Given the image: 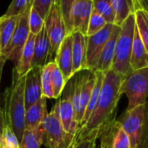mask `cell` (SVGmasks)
I'll return each instance as SVG.
<instances>
[{
  "mask_svg": "<svg viewBox=\"0 0 148 148\" xmlns=\"http://www.w3.org/2000/svg\"><path fill=\"white\" fill-rule=\"evenodd\" d=\"M20 141L17 138L11 125L5 121L0 133V148H19Z\"/></svg>",
  "mask_w": 148,
  "mask_h": 148,
  "instance_id": "cell-27",
  "label": "cell"
},
{
  "mask_svg": "<svg viewBox=\"0 0 148 148\" xmlns=\"http://www.w3.org/2000/svg\"><path fill=\"white\" fill-rule=\"evenodd\" d=\"M72 38V75L86 70V36L79 32L71 33Z\"/></svg>",
  "mask_w": 148,
  "mask_h": 148,
  "instance_id": "cell-15",
  "label": "cell"
},
{
  "mask_svg": "<svg viewBox=\"0 0 148 148\" xmlns=\"http://www.w3.org/2000/svg\"><path fill=\"white\" fill-rule=\"evenodd\" d=\"M75 79L71 92V100L75 111L76 120L79 126L88 105L92 88L95 83V72L88 70L79 71Z\"/></svg>",
  "mask_w": 148,
  "mask_h": 148,
  "instance_id": "cell-7",
  "label": "cell"
},
{
  "mask_svg": "<svg viewBox=\"0 0 148 148\" xmlns=\"http://www.w3.org/2000/svg\"><path fill=\"white\" fill-rule=\"evenodd\" d=\"M116 120L127 134L131 148H148V101L125 109Z\"/></svg>",
  "mask_w": 148,
  "mask_h": 148,
  "instance_id": "cell-3",
  "label": "cell"
},
{
  "mask_svg": "<svg viewBox=\"0 0 148 148\" xmlns=\"http://www.w3.org/2000/svg\"><path fill=\"white\" fill-rule=\"evenodd\" d=\"M74 1H75V0H58L60 12H61L63 20L64 22L68 34H71L72 32L71 26V12Z\"/></svg>",
  "mask_w": 148,
  "mask_h": 148,
  "instance_id": "cell-33",
  "label": "cell"
},
{
  "mask_svg": "<svg viewBox=\"0 0 148 148\" xmlns=\"http://www.w3.org/2000/svg\"><path fill=\"white\" fill-rule=\"evenodd\" d=\"M40 82H41V90L42 96L47 99H53L51 78H50V62L41 68V75H40Z\"/></svg>",
  "mask_w": 148,
  "mask_h": 148,
  "instance_id": "cell-31",
  "label": "cell"
},
{
  "mask_svg": "<svg viewBox=\"0 0 148 148\" xmlns=\"http://www.w3.org/2000/svg\"><path fill=\"white\" fill-rule=\"evenodd\" d=\"M18 16H5L0 17V37H1V54L8 47L13 33L15 32Z\"/></svg>",
  "mask_w": 148,
  "mask_h": 148,
  "instance_id": "cell-21",
  "label": "cell"
},
{
  "mask_svg": "<svg viewBox=\"0 0 148 148\" xmlns=\"http://www.w3.org/2000/svg\"><path fill=\"white\" fill-rule=\"evenodd\" d=\"M53 109L58 114L64 131L67 134L74 138L79 129V124L76 120L75 111H74L71 100V95L58 99L54 105Z\"/></svg>",
  "mask_w": 148,
  "mask_h": 148,
  "instance_id": "cell-11",
  "label": "cell"
},
{
  "mask_svg": "<svg viewBox=\"0 0 148 148\" xmlns=\"http://www.w3.org/2000/svg\"><path fill=\"white\" fill-rule=\"evenodd\" d=\"M42 145V131L40 125L35 129H25L19 148H40Z\"/></svg>",
  "mask_w": 148,
  "mask_h": 148,
  "instance_id": "cell-25",
  "label": "cell"
},
{
  "mask_svg": "<svg viewBox=\"0 0 148 148\" xmlns=\"http://www.w3.org/2000/svg\"><path fill=\"white\" fill-rule=\"evenodd\" d=\"M50 58V41L44 25L43 28L35 38L32 67L42 68L51 62Z\"/></svg>",
  "mask_w": 148,
  "mask_h": 148,
  "instance_id": "cell-17",
  "label": "cell"
},
{
  "mask_svg": "<svg viewBox=\"0 0 148 148\" xmlns=\"http://www.w3.org/2000/svg\"><path fill=\"white\" fill-rule=\"evenodd\" d=\"M120 27L121 29L117 39L115 54L111 70L120 74L123 77H126L132 72L130 59L135 29L134 14L130 15Z\"/></svg>",
  "mask_w": 148,
  "mask_h": 148,
  "instance_id": "cell-4",
  "label": "cell"
},
{
  "mask_svg": "<svg viewBox=\"0 0 148 148\" xmlns=\"http://www.w3.org/2000/svg\"><path fill=\"white\" fill-rule=\"evenodd\" d=\"M7 58L4 55H0V84H1V79H2V73H3V68L4 65L6 62Z\"/></svg>",
  "mask_w": 148,
  "mask_h": 148,
  "instance_id": "cell-39",
  "label": "cell"
},
{
  "mask_svg": "<svg viewBox=\"0 0 148 148\" xmlns=\"http://www.w3.org/2000/svg\"><path fill=\"white\" fill-rule=\"evenodd\" d=\"M124 78L112 70L105 73L95 108L86 122L78 129L71 145L86 138L98 139L116 121L118 104L122 95L120 86Z\"/></svg>",
  "mask_w": 148,
  "mask_h": 148,
  "instance_id": "cell-1",
  "label": "cell"
},
{
  "mask_svg": "<svg viewBox=\"0 0 148 148\" xmlns=\"http://www.w3.org/2000/svg\"><path fill=\"white\" fill-rule=\"evenodd\" d=\"M35 38H36L35 35L32 33L29 34V37L22 50L18 63L15 65L14 70L19 76H25L32 68Z\"/></svg>",
  "mask_w": 148,
  "mask_h": 148,
  "instance_id": "cell-20",
  "label": "cell"
},
{
  "mask_svg": "<svg viewBox=\"0 0 148 148\" xmlns=\"http://www.w3.org/2000/svg\"><path fill=\"white\" fill-rule=\"evenodd\" d=\"M120 29H121L120 26H118L116 25H113L112 32L99 56L95 71H101V72L106 73V71L112 69L114 54H115L116 43H117V39L119 35V32H120Z\"/></svg>",
  "mask_w": 148,
  "mask_h": 148,
  "instance_id": "cell-16",
  "label": "cell"
},
{
  "mask_svg": "<svg viewBox=\"0 0 148 148\" xmlns=\"http://www.w3.org/2000/svg\"><path fill=\"white\" fill-rule=\"evenodd\" d=\"M114 123L99 137L100 148H112L111 144H112V127Z\"/></svg>",
  "mask_w": 148,
  "mask_h": 148,
  "instance_id": "cell-36",
  "label": "cell"
},
{
  "mask_svg": "<svg viewBox=\"0 0 148 148\" xmlns=\"http://www.w3.org/2000/svg\"><path fill=\"white\" fill-rule=\"evenodd\" d=\"M111 146L112 148H131L128 136L117 120L112 127Z\"/></svg>",
  "mask_w": 148,
  "mask_h": 148,
  "instance_id": "cell-28",
  "label": "cell"
},
{
  "mask_svg": "<svg viewBox=\"0 0 148 148\" xmlns=\"http://www.w3.org/2000/svg\"><path fill=\"white\" fill-rule=\"evenodd\" d=\"M25 76L18 75L13 70L12 85L5 93V119L11 125L19 141L25 129Z\"/></svg>",
  "mask_w": 148,
  "mask_h": 148,
  "instance_id": "cell-2",
  "label": "cell"
},
{
  "mask_svg": "<svg viewBox=\"0 0 148 148\" xmlns=\"http://www.w3.org/2000/svg\"><path fill=\"white\" fill-rule=\"evenodd\" d=\"M92 0H75L71 12V32H79L86 36L88 21L92 12Z\"/></svg>",
  "mask_w": 148,
  "mask_h": 148,
  "instance_id": "cell-12",
  "label": "cell"
},
{
  "mask_svg": "<svg viewBox=\"0 0 148 148\" xmlns=\"http://www.w3.org/2000/svg\"><path fill=\"white\" fill-rule=\"evenodd\" d=\"M50 78L53 93V99H59L62 92L66 85V82L62 73L54 61L50 62Z\"/></svg>",
  "mask_w": 148,
  "mask_h": 148,
  "instance_id": "cell-24",
  "label": "cell"
},
{
  "mask_svg": "<svg viewBox=\"0 0 148 148\" xmlns=\"http://www.w3.org/2000/svg\"><path fill=\"white\" fill-rule=\"evenodd\" d=\"M113 25V24H107L99 32L86 36V70L95 71L99 56L112 32Z\"/></svg>",
  "mask_w": 148,
  "mask_h": 148,
  "instance_id": "cell-10",
  "label": "cell"
},
{
  "mask_svg": "<svg viewBox=\"0 0 148 148\" xmlns=\"http://www.w3.org/2000/svg\"><path fill=\"white\" fill-rule=\"evenodd\" d=\"M92 8L99 12L108 24L114 25V13L111 0H92Z\"/></svg>",
  "mask_w": 148,
  "mask_h": 148,
  "instance_id": "cell-29",
  "label": "cell"
},
{
  "mask_svg": "<svg viewBox=\"0 0 148 148\" xmlns=\"http://www.w3.org/2000/svg\"><path fill=\"white\" fill-rule=\"evenodd\" d=\"M48 114L46 99L42 97L38 101L25 110V126L26 129L38 128Z\"/></svg>",
  "mask_w": 148,
  "mask_h": 148,
  "instance_id": "cell-19",
  "label": "cell"
},
{
  "mask_svg": "<svg viewBox=\"0 0 148 148\" xmlns=\"http://www.w3.org/2000/svg\"><path fill=\"white\" fill-rule=\"evenodd\" d=\"M41 68L32 67L25 75V110L38 101L42 96L41 90Z\"/></svg>",
  "mask_w": 148,
  "mask_h": 148,
  "instance_id": "cell-14",
  "label": "cell"
},
{
  "mask_svg": "<svg viewBox=\"0 0 148 148\" xmlns=\"http://www.w3.org/2000/svg\"><path fill=\"white\" fill-rule=\"evenodd\" d=\"M121 94L128 99L126 110H132L145 102L148 98V66L132 71L124 78L120 86Z\"/></svg>",
  "mask_w": 148,
  "mask_h": 148,
  "instance_id": "cell-5",
  "label": "cell"
},
{
  "mask_svg": "<svg viewBox=\"0 0 148 148\" xmlns=\"http://www.w3.org/2000/svg\"><path fill=\"white\" fill-rule=\"evenodd\" d=\"M5 113H4V110L0 107V133H1V131L3 129V126L5 125Z\"/></svg>",
  "mask_w": 148,
  "mask_h": 148,
  "instance_id": "cell-40",
  "label": "cell"
},
{
  "mask_svg": "<svg viewBox=\"0 0 148 148\" xmlns=\"http://www.w3.org/2000/svg\"><path fill=\"white\" fill-rule=\"evenodd\" d=\"M55 1H58V0H32V5L45 19L50 8Z\"/></svg>",
  "mask_w": 148,
  "mask_h": 148,
  "instance_id": "cell-35",
  "label": "cell"
},
{
  "mask_svg": "<svg viewBox=\"0 0 148 148\" xmlns=\"http://www.w3.org/2000/svg\"><path fill=\"white\" fill-rule=\"evenodd\" d=\"M134 4L135 11L140 9L148 12V0H134Z\"/></svg>",
  "mask_w": 148,
  "mask_h": 148,
  "instance_id": "cell-38",
  "label": "cell"
},
{
  "mask_svg": "<svg viewBox=\"0 0 148 148\" xmlns=\"http://www.w3.org/2000/svg\"><path fill=\"white\" fill-rule=\"evenodd\" d=\"M0 55H1V37H0Z\"/></svg>",
  "mask_w": 148,
  "mask_h": 148,
  "instance_id": "cell-41",
  "label": "cell"
},
{
  "mask_svg": "<svg viewBox=\"0 0 148 148\" xmlns=\"http://www.w3.org/2000/svg\"><path fill=\"white\" fill-rule=\"evenodd\" d=\"M32 5V3L28 6V8L22 14L18 16V24H17L15 32L13 33L12 38L8 47L2 53V55H4L7 58V60L9 59L12 61L15 64V65L18 63L22 50L30 34L28 18H29V13H30Z\"/></svg>",
  "mask_w": 148,
  "mask_h": 148,
  "instance_id": "cell-9",
  "label": "cell"
},
{
  "mask_svg": "<svg viewBox=\"0 0 148 148\" xmlns=\"http://www.w3.org/2000/svg\"><path fill=\"white\" fill-rule=\"evenodd\" d=\"M96 140V138H86L73 144L70 148H95Z\"/></svg>",
  "mask_w": 148,
  "mask_h": 148,
  "instance_id": "cell-37",
  "label": "cell"
},
{
  "mask_svg": "<svg viewBox=\"0 0 148 148\" xmlns=\"http://www.w3.org/2000/svg\"><path fill=\"white\" fill-rule=\"evenodd\" d=\"M42 144L47 148H70L73 137L67 134L60 123L56 111L52 108L40 125Z\"/></svg>",
  "mask_w": 148,
  "mask_h": 148,
  "instance_id": "cell-6",
  "label": "cell"
},
{
  "mask_svg": "<svg viewBox=\"0 0 148 148\" xmlns=\"http://www.w3.org/2000/svg\"><path fill=\"white\" fill-rule=\"evenodd\" d=\"M59 68L62 75L67 83L72 79V38L67 35L60 45L53 60Z\"/></svg>",
  "mask_w": 148,
  "mask_h": 148,
  "instance_id": "cell-13",
  "label": "cell"
},
{
  "mask_svg": "<svg viewBox=\"0 0 148 148\" xmlns=\"http://www.w3.org/2000/svg\"><path fill=\"white\" fill-rule=\"evenodd\" d=\"M45 28L50 41V57H52L56 55L64 38L69 35L58 1L52 4L45 18Z\"/></svg>",
  "mask_w": 148,
  "mask_h": 148,
  "instance_id": "cell-8",
  "label": "cell"
},
{
  "mask_svg": "<svg viewBox=\"0 0 148 148\" xmlns=\"http://www.w3.org/2000/svg\"><path fill=\"white\" fill-rule=\"evenodd\" d=\"M135 25L139 37L148 53V12L144 10H137L134 12Z\"/></svg>",
  "mask_w": 148,
  "mask_h": 148,
  "instance_id": "cell-26",
  "label": "cell"
},
{
  "mask_svg": "<svg viewBox=\"0 0 148 148\" xmlns=\"http://www.w3.org/2000/svg\"><path fill=\"white\" fill-rule=\"evenodd\" d=\"M95 72V83H94V86L92 88V94L88 102V105L86 106V109L85 111L84 116L82 118V120L79 124V127H81L88 119V118L90 117L91 113L92 112L93 109L95 108V106L97 104V101L99 99V94H100V91H101V87H102V83H103V79H104V75L105 73L101 72V71H94Z\"/></svg>",
  "mask_w": 148,
  "mask_h": 148,
  "instance_id": "cell-23",
  "label": "cell"
},
{
  "mask_svg": "<svg viewBox=\"0 0 148 148\" xmlns=\"http://www.w3.org/2000/svg\"><path fill=\"white\" fill-rule=\"evenodd\" d=\"M28 24H29L30 33H32L35 36L41 31V29L43 28V26L45 25V19L40 16V14L33 7V5H32L31 11L29 13Z\"/></svg>",
  "mask_w": 148,
  "mask_h": 148,
  "instance_id": "cell-32",
  "label": "cell"
},
{
  "mask_svg": "<svg viewBox=\"0 0 148 148\" xmlns=\"http://www.w3.org/2000/svg\"><path fill=\"white\" fill-rule=\"evenodd\" d=\"M32 3V0H12L6 12L4 15L8 17L19 16L28 8V6Z\"/></svg>",
  "mask_w": 148,
  "mask_h": 148,
  "instance_id": "cell-34",
  "label": "cell"
},
{
  "mask_svg": "<svg viewBox=\"0 0 148 148\" xmlns=\"http://www.w3.org/2000/svg\"><path fill=\"white\" fill-rule=\"evenodd\" d=\"M108 23L106 21V19L101 16L99 12H97L95 10L92 9V12L91 13L88 25H87V31H86V36H92L99 31H101Z\"/></svg>",
  "mask_w": 148,
  "mask_h": 148,
  "instance_id": "cell-30",
  "label": "cell"
},
{
  "mask_svg": "<svg viewBox=\"0 0 148 148\" xmlns=\"http://www.w3.org/2000/svg\"><path fill=\"white\" fill-rule=\"evenodd\" d=\"M114 13V25L121 26L125 19L135 12L134 0H111Z\"/></svg>",
  "mask_w": 148,
  "mask_h": 148,
  "instance_id": "cell-22",
  "label": "cell"
},
{
  "mask_svg": "<svg viewBox=\"0 0 148 148\" xmlns=\"http://www.w3.org/2000/svg\"><path fill=\"white\" fill-rule=\"evenodd\" d=\"M130 66L132 71L148 66V53L139 37L136 25H135L134 34H133Z\"/></svg>",
  "mask_w": 148,
  "mask_h": 148,
  "instance_id": "cell-18",
  "label": "cell"
}]
</instances>
